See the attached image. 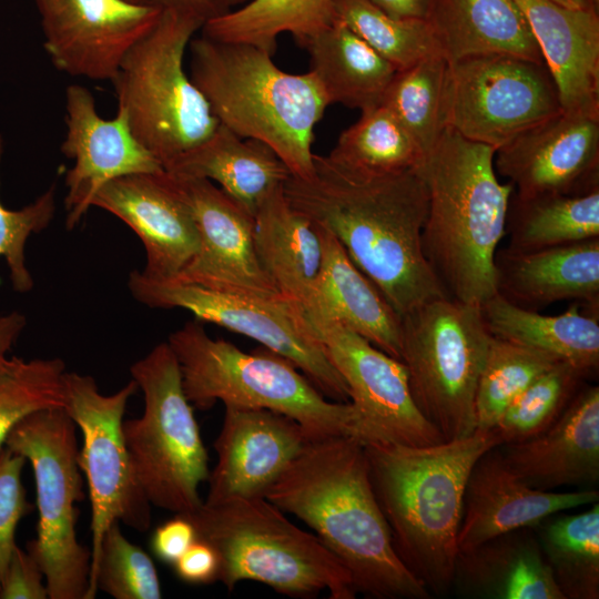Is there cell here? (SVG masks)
<instances>
[{
    "instance_id": "cell-1",
    "label": "cell",
    "mask_w": 599,
    "mask_h": 599,
    "mask_svg": "<svg viewBox=\"0 0 599 599\" xmlns=\"http://www.w3.org/2000/svg\"><path fill=\"white\" fill-rule=\"evenodd\" d=\"M284 194L335 235L399 317L448 297L423 253L428 190L418 167L368 174L315 154L313 175L290 176Z\"/></svg>"
},
{
    "instance_id": "cell-2",
    "label": "cell",
    "mask_w": 599,
    "mask_h": 599,
    "mask_svg": "<svg viewBox=\"0 0 599 599\" xmlns=\"http://www.w3.org/2000/svg\"><path fill=\"white\" fill-rule=\"evenodd\" d=\"M264 497L315 531L348 570L357 593L376 599L430 598L395 552L357 438H311Z\"/></svg>"
},
{
    "instance_id": "cell-3",
    "label": "cell",
    "mask_w": 599,
    "mask_h": 599,
    "mask_svg": "<svg viewBox=\"0 0 599 599\" xmlns=\"http://www.w3.org/2000/svg\"><path fill=\"white\" fill-rule=\"evenodd\" d=\"M363 445L396 555L430 595L447 593L454 582L468 477L500 439L491 429L426 446Z\"/></svg>"
},
{
    "instance_id": "cell-4",
    "label": "cell",
    "mask_w": 599,
    "mask_h": 599,
    "mask_svg": "<svg viewBox=\"0 0 599 599\" xmlns=\"http://www.w3.org/2000/svg\"><path fill=\"white\" fill-rule=\"evenodd\" d=\"M495 149L445 128L418 167L428 190L423 253L448 297L481 306L496 294L495 256L514 185Z\"/></svg>"
},
{
    "instance_id": "cell-5",
    "label": "cell",
    "mask_w": 599,
    "mask_h": 599,
    "mask_svg": "<svg viewBox=\"0 0 599 599\" xmlns=\"http://www.w3.org/2000/svg\"><path fill=\"white\" fill-rule=\"evenodd\" d=\"M189 49V75L219 123L266 144L291 176L311 177L314 129L329 105L314 74L285 72L258 48L203 34Z\"/></svg>"
},
{
    "instance_id": "cell-6",
    "label": "cell",
    "mask_w": 599,
    "mask_h": 599,
    "mask_svg": "<svg viewBox=\"0 0 599 599\" xmlns=\"http://www.w3.org/2000/svg\"><path fill=\"white\" fill-rule=\"evenodd\" d=\"M184 516L197 539L216 551L217 581L229 591L240 581L253 580L296 598H311L323 590L331 599L356 597L352 576L336 556L265 497L203 501Z\"/></svg>"
},
{
    "instance_id": "cell-7",
    "label": "cell",
    "mask_w": 599,
    "mask_h": 599,
    "mask_svg": "<svg viewBox=\"0 0 599 599\" xmlns=\"http://www.w3.org/2000/svg\"><path fill=\"white\" fill-rule=\"evenodd\" d=\"M167 343L193 407L206 410L221 400L224 406L270 409L295 419L311 438L347 435L362 441L354 406L326 399L283 356L265 347L245 353L212 338L199 321L171 333Z\"/></svg>"
},
{
    "instance_id": "cell-8",
    "label": "cell",
    "mask_w": 599,
    "mask_h": 599,
    "mask_svg": "<svg viewBox=\"0 0 599 599\" xmlns=\"http://www.w3.org/2000/svg\"><path fill=\"white\" fill-rule=\"evenodd\" d=\"M203 24L191 14L162 9L112 80L118 109L131 132L164 170L206 141L220 124L183 64Z\"/></svg>"
},
{
    "instance_id": "cell-9",
    "label": "cell",
    "mask_w": 599,
    "mask_h": 599,
    "mask_svg": "<svg viewBox=\"0 0 599 599\" xmlns=\"http://www.w3.org/2000/svg\"><path fill=\"white\" fill-rule=\"evenodd\" d=\"M130 373L144 402L140 417L123 420L136 480L152 506L191 514L203 504L199 487L209 478V457L177 359L160 343Z\"/></svg>"
},
{
    "instance_id": "cell-10",
    "label": "cell",
    "mask_w": 599,
    "mask_h": 599,
    "mask_svg": "<svg viewBox=\"0 0 599 599\" xmlns=\"http://www.w3.org/2000/svg\"><path fill=\"white\" fill-rule=\"evenodd\" d=\"M490 337L480 306L450 297L400 317V362L410 394L444 440L476 432L475 393Z\"/></svg>"
},
{
    "instance_id": "cell-11",
    "label": "cell",
    "mask_w": 599,
    "mask_h": 599,
    "mask_svg": "<svg viewBox=\"0 0 599 599\" xmlns=\"http://www.w3.org/2000/svg\"><path fill=\"white\" fill-rule=\"evenodd\" d=\"M75 428L64 408L42 409L17 424L4 444L33 469L39 519L27 550L44 573L49 599H87L89 590L91 550L77 535L84 495Z\"/></svg>"
},
{
    "instance_id": "cell-12",
    "label": "cell",
    "mask_w": 599,
    "mask_h": 599,
    "mask_svg": "<svg viewBox=\"0 0 599 599\" xmlns=\"http://www.w3.org/2000/svg\"><path fill=\"white\" fill-rule=\"evenodd\" d=\"M128 287L151 308H182L196 321L213 323L258 342L283 356L328 399L349 403L348 387L329 362L300 306L283 296L220 292L176 280H154L133 271Z\"/></svg>"
},
{
    "instance_id": "cell-13",
    "label": "cell",
    "mask_w": 599,
    "mask_h": 599,
    "mask_svg": "<svg viewBox=\"0 0 599 599\" xmlns=\"http://www.w3.org/2000/svg\"><path fill=\"white\" fill-rule=\"evenodd\" d=\"M562 111L545 62L499 53L448 61L444 124L497 151Z\"/></svg>"
},
{
    "instance_id": "cell-14",
    "label": "cell",
    "mask_w": 599,
    "mask_h": 599,
    "mask_svg": "<svg viewBox=\"0 0 599 599\" xmlns=\"http://www.w3.org/2000/svg\"><path fill=\"white\" fill-rule=\"evenodd\" d=\"M64 384V409L83 438L78 463L91 501L92 566L111 524L119 521L140 532L151 524L152 505L136 480L123 436L126 405L138 386L131 379L105 395L92 376L75 372L65 373Z\"/></svg>"
},
{
    "instance_id": "cell-15",
    "label": "cell",
    "mask_w": 599,
    "mask_h": 599,
    "mask_svg": "<svg viewBox=\"0 0 599 599\" xmlns=\"http://www.w3.org/2000/svg\"><path fill=\"white\" fill-rule=\"evenodd\" d=\"M325 355L345 380L362 443L426 446L445 441L417 408L404 364L313 305L301 307Z\"/></svg>"
},
{
    "instance_id": "cell-16",
    "label": "cell",
    "mask_w": 599,
    "mask_h": 599,
    "mask_svg": "<svg viewBox=\"0 0 599 599\" xmlns=\"http://www.w3.org/2000/svg\"><path fill=\"white\" fill-rule=\"evenodd\" d=\"M52 64L71 77L112 81L162 9L128 0H33Z\"/></svg>"
},
{
    "instance_id": "cell-17",
    "label": "cell",
    "mask_w": 599,
    "mask_h": 599,
    "mask_svg": "<svg viewBox=\"0 0 599 599\" xmlns=\"http://www.w3.org/2000/svg\"><path fill=\"white\" fill-rule=\"evenodd\" d=\"M172 175L199 235L196 254L174 280L220 292L281 296L258 263L253 215L209 180Z\"/></svg>"
},
{
    "instance_id": "cell-18",
    "label": "cell",
    "mask_w": 599,
    "mask_h": 599,
    "mask_svg": "<svg viewBox=\"0 0 599 599\" xmlns=\"http://www.w3.org/2000/svg\"><path fill=\"white\" fill-rule=\"evenodd\" d=\"M494 164L520 196L599 190V116L561 111L499 148Z\"/></svg>"
},
{
    "instance_id": "cell-19",
    "label": "cell",
    "mask_w": 599,
    "mask_h": 599,
    "mask_svg": "<svg viewBox=\"0 0 599 599\" xmlns=\"http://www.w3.org/2000/svg\"><path fill=\"white\" fill-rule=\"evenodd\" d=\"M67 132L61 151L73 165L65 173V226L74 229L92 207L95 194L106 183L125 175L164 171L161 163L134 138L124 113L113 119L99 115L87 88L65 90Z\"/></svg>"
},
{
    "instance_id": "cell-20",
    "label": "cell",
    "mask_w": 599,
    "mask_h": 599,
    "mask_svg": "<svg viewBox=\"0 0 599 599\" xmlns=\"http://www.w3.org/2000/svg\"><path fill=\"white\" fill-rule=\"evenodd\" d=\"M92 206L125 223L141 240L154 280H174L194 257L199 235L191 209L169 172L138 173L106 183Z\"/></svg>"
},
{
    "instance_id": "cell-21",
    "label": "cell",
    "mask_w": 599,
    "mask_h": 599,
    "mask_svg": "<svg viewBox=\"0 0 599 599\" xmlns=\"http://www.w3.org/2000/svg\"><path fill=\"white\" fill-rule=\"evenodd\" d=\"M311 439L293 418L264 408L225 406L214 441L217 460L204 502L264 497Z\"/></svg>"
},
{
    "instance_id": "cell-22",
    "label": "cell",
    "mask_w": 599,
    "mask_h": 599,
    "mask_svg": "<svg viewBox=\"0 0 599 599\" xmlns=\"http://www.w3.org/2000/svg\"><path fill=\"white\" fill-rule=\"evenodd\" d=\"M595 489L538 490L525 484L505 463L499 446L485 453L468 477L458 551L474 548L496 536L534 528L551 515L598 501Z\"/></svg>"
},
{
    "instance_id": "cell-23",
    "label": "cell",
    "mask_w": 599,
    "mask_h": 599,
    "mask_svg": "<svg viewBox=\"0 0 599 599\" xmlns=\"http://www.w3.org/2000/svg\"><path fill=\"white\" fill-rule=\"evenodd\" d=\"M507 466L528 486L555 490L599 480V387L582 386L561 416L530 439L500 445Z\"/></svg>"
},
{
    "instance_id": "cell-24",
    "label": "cell",
    "mask_w": 599,
    "mask_h": 599,
    "mask_svg": "<svg viewBox=\"0 0 599 599\" xmlns=\"http://www.w3.org/2000/svg\"><path fill=\"white\" fill-rule=\"evenodd\" d=\"M549 69L564 112L599 116V16L551 0H516Z\"/></svg>"
},
{
    "instance_id": "cell-25",
    "label": "cell",
    "mask_w": 599,
    "mask_h": 599,
    "mask_svg": "<svg viewBox=\"0 0 599 599\" xmlns=\"http://www.w3.org/2000/svg\"><path fill=\"white\" fill-rule=\"evenodd\" d=\"M496 293L531 311L575 300L599 308V237L530 252L509 248L495 256Z\"/></svg>"
},
{
    "instance_id": "cell-26",
    "label": "cell",
    "mask_w": 599,
    "mask_h": 599,
    "mask_svg": "<svg viewBox=\"0 0 599 599\" xmlns=\"http://www.w3.org/2000/svg\"><path fill=\"white\" fill-rule=\"evenodd\" d=\"M469 596L495 599H565L531 528L496 536L458 551L454 582Z\"/></svg>"
},
{
    "instance_id": "cell-27",
    "label": "cell",
    "mask_w": 599,
    "mask_h": 599,
    "mask_svg": "<svg viewBox=\"0 0 599 599\" xmlns=\"http://www.w3.org/2000/svg\"><path fill=\"white\" fill-rule=\"evenodd\" d=\"M315 225L322 242V265L313 295L303 306L318 307L400 361V317L335 235Z\"/></svg>"
},
{
    "instance_id": "cell-28",
    "label": "cell",
    "mask_w": 599,
    "mask_h": 599,
    "mask_svg": "<svg viewBox=\"0 0 599 599\" xmlns=\"http://www.w3.org/2000/svg\"><path fill=\"white\" fill-rule=\"evenodd\" d=\"M165 171L219 184L253 216L291 176L271 148L257 140L242 138L222 124L206 141L179 158Z\"/></svg>"
},
{
    "instance_id": "cell-29",
    "label": "cell",
    "mask_w": 599,
    "mask_h": 599,
    "mask_svg": "<svg viewBox=\"0 0 599 599\" xmlns=\"http://www.w3.org/2000/svg\"><path fill=\"white\" fill-rule=\"evenodd\" d=\"M441 54H509L545 62L516 0H433L427 19Z\"/></svg>"
},
{
    "instance_id": "cell-30",
    "label": "cell",
    "mask_w": 599,
    "mask_h": 599,
    "mask_svg": "<svg viewBox=\"0 0 599 599\" xmlns=\"http://www.w3.org/2000/svg\"><path fill=\"white\" fill-rule=\"evenodd\" d=\"M253 240L258 263L281 296L303 306L319 274L323 248L316 225L274 192L257 210Z\"/></svg>"
},
{
    "instance_id": "cell-31",
    "label": "cell",
    "mask_w": 599,
    "mask_h": 599,
    "mask_svg": "<svg viewBox=\"0 0 599 599\" xmlns=\"http://www.w3.org/2000/svg\"><path fill=\"white\" fill-rule=\"evenodd\" d=\"M480 308L491 336L549 355L586 376L598 369V314L582 313L578 302L561 314L544 315L496 293Z\"/></svg>"
},
{
    "instance_id": "cell-32",
    "label": "cell",
    "mask_w": 599,
    "mask_h": 599,
    "mask_svg": "<svg viewBox=\"0 0 599 599\" xmlns=\"http://www.w3.org/2000/svg\"><path fill=\"white\" fill-rule=\"evenodd\" d=\"M305 48L311 72L329 104L365 111L383 103L398 71L339 20L311 38Z\"/></svg>"
},
{
    "instance_id": "cell-33",
    "label": "cell",
    "mask_w": 599,
    "mask_h": 599,
    "mask_svg": "<svg viewBox=\"0 0 599 599\" xmlns=\"http://www.w3.org/2000/svg\"><path fill=\"white\" fill-rule=\"evenodd\" d=\"M334 21V0H248L207 20L201 31L207 38L250 44L273 55L280 34L290 33L304 47Z\"/></svg>"
},
{
    "instance_id": "cell-34",
    "label": "cell",
    "mask_w": 599,
    "mask_h": 599,
    "mask_svg": "<svg viewBox=\"0 0 599 599\" xmlns=\"http://www.w3.org/2000/svg\"><path fill=\"white\" fill-rule=\"evenodd\" d=\"M507 248L530 252L599 237V190L582 195L520 196L507 211Z\"/></svg>"
},
{
    "instance_id": "cell-35",
    "label": "cell",
    "mask_w": 599,
    "mask_h": 599,
    "mask_svg": "<svg viewBox=\"0 0 599 599\" xmlns=\"http://www.w3.org/2000/svg\"><path fill=\"white\" fill-rule=\"evenodd\" d=\"M538 540L565 599L599 598V505L538 525Z\"/></svg>"
},
{
    "instance_id": "cell-36",
    "label": "cell",
    "mask_w": 599,
    "mask_h": 599,
    "mask_svg": "<svg viewBox=\"0 0 599 599\" xmlns=\"http://www.w3.org/2000/svg\"><path fill=\"white\" fill-rule=\"evenodd\" d=\"M327 156L363 173L389 174L419 167L425 154L397 118L380 104L362 111Z\"/></svg>"
},
{
    "instance_id": "cell-37",
    "label": "cell",
    "mask_w": 599,
    "mask_h": 599,
    "mask_svg": "<svg viewBox=\"0 0 599 599\" xmlns=\"http://www.w3.org/2000/svg\"><path fill=\"white\" fill-rule=\"evenodd\" d=\"M448 61L435 54L398 70L383 99L424 154L435 145L444 124V88Z\"/></svg>"
},
{
    "instance_id": "cell-38",
    "label": "cell",
    "mask_w": 599,
    "mask_h": 599,
    "mask_svg": "<svg viewBox=\"0 0 599 599\" xmlns=\"http://www.w3.org/2000/svg\"><path fill=\"white\" fill-rule=\"evenodd\" d=\"M558 361L491 336L475 393L476 430L489 432L506 408Z\"/></svg>"
},
{
    "instance_id": "cell-39",
    "label": "cell",
    "mask_w": 599,
    "mask_h": 599,
    "mask_svg": "<svg viewBox=\"0 0 599 599\" xmlns=\"http://www.w3.org/2000/svg\"><path fill=\"white\" fill-rule=\"evenodd\" d=\"M334 12L397 70L441 54L427 20L394 18L368 0H334Z\"/></svg>"
},
{
    "instance_id": "cell-40",
    "label": "cell",
    "mask_w": 599,
    "mask_h": 599,
    "mask_svg": "<svg viewBox=\"0 0 599 599\" xmlns=\"http://www.w3.org/2000/svg\"><path fill=\"white\" fill-rule=\"evenodd\" d=\"M65 364L60 358L7 357L0 366V450L32 413L65 406Z\"/></svg>"
},
{
    "instance_id": "cell-41",
    "label": "cell",
    "mask_w": 599,
    "mask_h": 599,
    "mask_svg": "<svg viewBox=\"0 0 599 599\" xmlns=\"http://www.w3.org/2000/svg\"><path fill=\"white\" fill-rule=\"evenodd\" d=\"M585 377L582 372L564 362L537 377L493 428L501 445L524 441L548 429L561 416Z\"/></svg>"
},
{
    "instance_id": "cell-42",
    "label": "cell",
    "mask_w": 599,
    "mask_h": 599,
    "mask_svg": "<svg viewBox=\"0 0 599 599\" xmlns=\"http://www.w3.org/2000/svg\"><path fill=\"white\" fill-rule=\"evenodd\" d=\"M98 590L114 599H160L161 583L151 557L122 534L114 521L105 530L99 555L90 569L87 599Z\"/></svg>"
},
{
    "instance_id": "cell-43",
    "label": "cell",
    "mask_w": 599,
    "mask_h": 599,
    "mask_svg": "<svg viewBox=\"0 0 599 599\" xmlns=\"http://www.w3.org/2000/svg\"><path fill=\"white\" fill-rule=\"evenodd\" d=\"M2 154L3 138L0 134V162ZM54 213L53 185L19 210L7 209L0 201V257L7 262L16 292L28 293L33 287V278L26 263V243L31 234L42 232L50 225Z\"/></svg>"
},
{
    "instance_id": "cell-44",
    "label": "cell",
    "mask_w": 599,
    "mask_h": 599,
    "mask_svg": "<svg viewBox=\"0 0 599 599\" xmlns=\"http://www.w3.org/2000/svg\"><path fill=\"white\" fill-rule=\"evenodd\" d=\"M27 459L3 447L0 450V579L17 546L16 529L31 510L22 484Z\"/></svg>"
},
{
    "instance_id": "cell-45",
    "label": "cell",
    "mask_w": 599,
    "mask_h": 599,
    "mask_svg": "<svg viewBox=\"0 0 599 599\" xmlns=\"http://www.w3.org/2000/svg\"><path fill=\"white\" fill-rule=\"evenodd\" d=\"M48 589L37 560L18 545L0 579V599H47Z\"/></svg>"
},
{
    "instance_id": "cell-46",
    "label": "cell",
    "mask_w": 599,
    "mask_h": 599,
    "mask_svg": "<svg viewBox=\"0 0 599 599\" xmlns=\"http://www.w3.org/2000/svg\"><path fill=\"white\" fill-rule=\"evenodd\" d=\"M196 539L191 520L184 515H175L155 528L150 546L159 560L173 565Z\"/></svg>"
},
{
    "instance_id": "cell-47",
    "label": "cell",
    "mask_w": 599,
    "mask_h": 599,
    "mask_svg": "<svg viewBox=\"0 0 599 599\" xmlns=\"http://www.w3.org/2000/svg\"><path fill=\"white\" fill-rule=\"evenodd\" d=\"M172 566L175 575L186 583L209 585L219 579V556L201 539H196Z\"/></svg>"
},
{
    "instance_id": "cell-48",
    "label": "cell",
    "mask_w": 599,
    "mask_h": 599,
    "mask_svg": "<svg viewBox=\"0 0 599 599\" xmlns=\"http://www.w3.org/2000/svg\"><path fill=\"white\" fill-rule=\"evenodd\" d=\"M150 2L161 9L191 14L201 19L204 23L229 11L224 0H150Z\"/></svg>"
},
{
    "instance_id": "cell-49",
    "label": "cell",
    "mask_w": 599,
    "mask_h": 599,
    "mask_svg": "<svg viewBox=\"0 0 599 599\" xmlns=\"http://www.w3.org/2000/svg\"><path fill=\"white\" fill-rule=\"evenodd\" d=\"M370 3L398 19L426 20L433 0H368Z\"/></svg>"
},
{
    "instance_id": "cell-50",
    "label": "cell",
    "mask_w": 599,
    "mask_h": 599,
    "mask_svg": "<svg viewBox=\"0 0 599 599\" xmlns=\"http://www.w3.org/2000/svg\"><path fill=\"white\" fill-rule=\"evenodd\" d=\"M26 324V316L18 311L0 315V366L7 359L8 353L17 343Z\"/></svg>"
},
{
    "instance_id": "cell-51",
    "label": "cell",
    "mask_w": 599,
    "mask_h": 599,
    "mask_svg": "<svg viewBox=\"0 0 599 599\" xmlns=\"http://www.w3.org/2000/svg\"><path fill=\"white\" fill-rule=\"evenodd\" d=\"M246 1H248V0H224L225 6H226L229 11L236 8V7L242 6Z\"/></svg>"
},
{
    "instance_id": "cell-52",
    "label": "cell",
    "mask_w": 599,
    "mask_h": 599,
    "mask_svg": "<svg viewBox=\"0 0 599 599\" xmlns=\"http://www.w3.org/2000/svg\"><path fill=\"white\" fill-rule=\"evenodd\" d=\"M569 1L571 2L573 7H577V8H586V7L595 6L590 0H569Z\"/></svg>"
},
{
    "instance_id": "cell-53",
    "label": "cell",
    "mask_w": 599,
    "mask_h": 599,
    "mask_svg": "<svg viewBox=\"0 0 599 599\" xmlns=\"http://www.w3.org/2000/svg\"><path fill=\"white\" fill-rule=\"evenodd\" d=\"M551 1H555V2L564 4V6L573 7L569 0H551Z\"/></svg>"
},
{
    "instance_id": "cell-54",
    "label": "cell",
    "mask_w": 599,
    "mask_h": 599,
    "mask_svg": "<svg viewBox=\"0 0 599 599\" xmlns=\"http://www.w3.org/2000/svg\"><path fill=\"white\" fill-rule=\"evenodd\" d=\"M130 2H134V3H146V2H150V0H128Z\"/></svg>"
},
{
    "instance_id": "cell-55",
    "label": "cell",
    "mask_w": 599,
    "mask_h": 599,
    "mask_svg": "<svg viewBox=\"0 0 599 599\" xmlns=\"http://www.w3.org/2000/svg\"><path fill=\"white\" fill-rule=\"evenodd\" d=\"M595 6L598 7L599 0H590Z\"/></svg>"
}]
</instances>
